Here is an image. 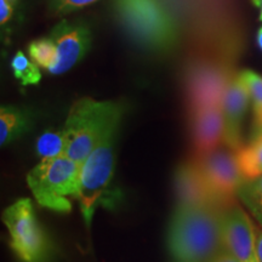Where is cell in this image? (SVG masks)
Here are the masks:
<instances>
[{
    "instance_id": "2e32d148",
    "label": "cell",
    "mask_w": 262,
    "mask_h": 262,
    "mask_svg": "<svg viewBox=\"0 0 262 262\" xmlns=\"http://www.w3.org/2000/svg\"><path fill=\"white\" fill-rule=\"evenodd\" d=\"M239 74L247 85L253 103L255 133H260L262 131V75L250 70H245Z\"/></svg>"
},
{
    "instance_id": "4fadbf2b",
    "label": "cell",
    "mask_w": 262,
    "mask_h": 262,
    "mask_svg": "<svg viewBox=\"0 0 262 262\" xmlns=\"http://www.w3.org/2000/svg\"><path fill=\"white\" fill-rule=\"evenodd\" d=\"M29 127V117L15 107H3L0 111V143L2 146L21 136Z\"/></svg>"
},
{
    "instance_id": "3957f363",
    "label": "cell",
    "mask_w": 262,
    "mask_h": 262,
    "mask_svg": "<svg viewBox=\"0 0 262 262\" xmlns=\"http://www.w3.org/2000/svg\"><path fill=\"white\" fill-rule=\"evenodd\" d=\"M124 29L142 48L169 51L179 39V28L162 0H114Z\"/></svg>"
},
{
    "instance_id": "7a4b0ae2",
    "label": "cell",
    "mask_w": 262,
    "mask_h": 262,
    "mask_svg": "<svg viewBox=\"0 0 262 262\" xmlns=\"http://www.w3.org/2000/svg\"><path fill=\"white\" fill-rule=\"evenodd\" d=\"M123 113L122 102L89 97L75 101L63 126L67 137L66 156L83 163L102 141L116 135Z\"/></svg>"
},
{
    "instance_id": "e0dca14e",
    "label": "cell",
    "mask_w": 262,
    "mask_h": 262,
    "mask_svg": "<svg viewBox=\"0 0 262 262\" xmlns=\"http://www.w3.org/2000/svg\"><path fill=\"white\" fill-rule=\"evenodd\" d=\"M67 137L63 129L61 131H47L37 141V153L42 159L57 158L66 156Z\"/></svg>"
},
{
    "instance_id": "5bb4252c",
    "label": "cell",
    "mask_w": 262,
    "mask_h": 262,
    "mask_svg": "<svg viewBox=\"0 0 262 262\" xmlns=\"http://www.w3.org/2000/svg\"><path fill=\"white\" fill-rule=\"evenodd\" d=\"M237 159L247 180L262 175V131L255 133L254 139L237 150Z\"/></svg>"
},
{
    "instance_id": "5b68a950",
    "label": "cell",
    "mask_w": 262,
    "mask_h": 262,
    "mask_svg": "<svg viewBox=\"0 0 262 262\" xmlns=\"http://www.w3.org/2000/svg\"><path fill=\"white\" fill-rule=\"evenodd\" d=\"M114 139L116 135L102 141L80 165L77 199L88 225L98 206L107 202L112 203L114 198L110 189L114 171Z\"/></svg>"
},
{
    "instance_id": "30bf717a",
    "label": "cell",
    "mask_w": 262,
    "mask_h": 262,
    "mask_svg": "<svg viewBox=\"0 0 262 262\" xmlns=\"http://www.w3.org/2000/svg\"><path fill=\"white\" fill-rule=\"evenodd\" d=\"M249 102L250 95L241 74H235L227 79L221 100L225 124L224 142L233 150L241 149L244 146L243 123Z\"/></svg>"
},
{
    "instance_id": "603a6c76",
    "label": "cell",
    "mask_w": 262,
    "mask_h": 262,
    "mask_svg": "<svg viewBox=\"0 0 262 262\" xmlns=\"http://www.w3.org/2000/svg\"><path fill=\"white\" fill-rule=\"evenodd\" d=\"M256 244H257V253H258V257H260V261L262 262V231H261V232H257Z\"/></svg>"
},
{
    "instance_id": "ac0fdd59",
    "label": "cell",
    "mask_w": 262,
    "mask_h": 262,
    "mask_svg": "<svg viewBox=\"0 0 262 262\" xmlns=\"http://www.w3.org/2000/svg\"><path fill=\"white\" fill-rule=\"evenodd\" d=\"M28 52L32 61L49 72L57 61L56 47L50 37L32 41L28 47Z\"/></svg>"
},
{
    "instance_id": "9c48e42d",
    "label": "cell",
    "mask_w": 262,
    "mask_h": 262,
    "mask_svg": "<svg viewBox=\"0 0 262 262\" xmlns=\"http://www.w3.org/2000/svg\"><path fill=\"white\" fill-rule=\"evenodd\" d=\"M57 50V61L50 70L52 74H62L83 58L89 51L91 33L83 22H71L62 19L50 33Z\"/></svg>"
},
{
    "instance_id": "cb8c5ba5",
    "label": "cell",
    "mask_w": 262,
    "mask_h": 262,
    "mask_svg": "<svg viewBox=\"0 0 262 262\" xmlns=\"http://www.w3.org/2000/svg\"><path fill=\"white\" fill-rule=\"evenodd\" d=\"M251 2H253V4L256 6V8L260 9V17L258 18L262 21V0H251Z\"/></svg>"
},
{
    "instance_id": "277c9868",
    "label": "cell",
    "mask_w": 262,
    "mask_h": 262,
    "mask_svg": "<svg viewBox=\"0 0 262 262\" xmlns=\"http://www.w3.org/2000/svg\"><path fill=\"white\" fill-rule=\"evenodd\" d=\"M80 165L67 156L42 159L27 175V183L35 201L58 212L72 209V196L79 192Z\"/></svg>"
},
{
    "instance_id": "d4e9b609",
    "label": "cell",
    "mask_w": 262,
    "mask_h": 262,
    "mask_svg": "<svg viewBox=\"0 0 262 262\" xmlns=\"http://www.w3.org/2000/svg\"><path fill=\"white\" fill-rule=\"evenodd\" d=\"M257 44L262 50V27H260V29H258L257 32Z\"/></svg>"
},
{
    "instance_id": "484cf974",
    "label": "cell",
    "mask_w": 262,
    "mask_h": 262,
    "mask_svg": "<svg viewBox=\"0 0 262 262\" xmlns=\"http://www.w3.org/2000/svg\"><path fill=\"white\" fill-rule=\"evenodd\" d=\"M9 2H10V3H11V4H12V5H15V4H16V3H17V0H9Z\"/></svg>"
},
{
    "instance_id": "7402d4cb",
    "label": "cell",
    "mask_w": 262,
    "mask_h": 262,
    "mask_svg": "<svg viewBox=\"0 0 262 262\" xmlns=\"http://www.w3.org/2000/svg\"><path fill=\"white\" fill-rule=\"evenodd\" d=\"M210 262H238L237 258H235L233 255L229 253L228 250L224 251V253H221L220 255H217L214 260L210 261Z\"/></svg>"
},
{
    "instance_id": "ffe728a7",
    "label": "cell",
    "mask_w": 262,
    "mask_h": 262,
    "mask_svg": "<svg viewBox=\"0 0 262 262\" xmlns=\"http://www.w3.org/2000/svg\"><path fill=\"white\" fill-rule=\"evenodd\" d=\"M97 0H55V11L60 15H66L73 12L75 10L84 8Z\"/></svg>"
},
{
    "instance_id": "9a60e30c",
    "label": "cell",
    "mask_w": 262,
    "mask_h": 262,
    "mask_svg": "<svg viewBox=\"0 0 262 262\" xmlns=\"http://www.w3.org/2000/svg\"><path fill=\"white\" fill-rule=\"evenodd\" d=\"M237 195L250 214L262 225V175L245 180L239 187Z\"/></svg>"
},
{
    "instance_id": "ba28073f",
    "label": "cell",
    "mask_w": 262,
    "mask_h": 262,
    "mask_svg": "<svg viewBox=\"0 0 262 262\" xmlns=\"http://www.w3.org/2000/svg\"><path fill=\"white\" fill-rule=\"evenodd\" d=\"M225 243L227 250L238 262H261L257 253V232L242 206L233 203L222 211Z\"/></svg>"
},
{
    "instance_id": "44dd1931",
    "label": "cell",
    "mask_w": 262,
    "mask_h": 262,
    "mask_svg": "<svg viewBox=\"0 0 262 262\" xmlns=\"http://www.w3.org/2000/svg\"><path fill=\"white\" fill-rule=\"evenodd\" d=\"M12 4L9 0H0V22L3 25L10 18L12 15Z\"/></svg>"
},
{
    "instance_id": "d6986e66",
    "label": "cell",
    "mask_w": 262,
    "mask_h": 262,
    "mask_svg": "<svg viewBox=\"0 0 262 262\" xmlns=\"http://www.w3.org/2000/svg\"><path fill=\"white\" fill-rule=\"evenodd\" d=\"M11 68L16 79L21 81L22 85L38 84L41 79L39 66L34 61H31L22 51H18L11 61Z\"/></svg>"
},
{
    "instance_id": "52a82bcc",
    "label": "cell",
    "mask_w": 262,
    "mask_h": 262,
    "mask_svg": "<svg viewBox=\"0 0 262 262\" xmlns=\"http://www.w3.org/2000/svg\"><path fill=\"white\" fill-rule=\"evenodd\" d=\"M193 160L216 201L221 205L232 203V198L247 180L239 168L237 150L219 146L203 155H196Z\"/></svg>"
},
{
    "instance_id": "8992f818",
    "label": "cell",
    "mask_w": 262,
    "mask_h": 262,
    "mask_svg": "<svg viewBox=\"0 0 262 262\" xmlns=\"http://www.w3.org/2000/svg\"><path fill=\"white\" fill-rule=\"evenodd\" d=\"M10 234V244L19 260L44 262L49 255L47 235L39 226L29 199H19L3 214Z\"/></svg>"
},
{
    "instance_id": "8fae6325",
    "label": "cell",
    "mask_w": 262,
    "mask_h": 262,
    "mask_svg": "<svg viewBox=\"0 0 262 262\" xmlns=\"http://www.w3.org/2000/svg\"><path fill=\"white\" fill-rule=\"evenodd\" d=\"M191 134L196 155L209 152L224 142L225 124L221 102L203 104L189 111Z\"/></svg>"
},
{
    "instance_id": "6da1fadb",
    "label": "cell",
    "mask_w": 262,
    "mask_h": 262,
    "mask_svg": "<svg viewBox=\"0 0 262 262\" xmlns=\"http://www.w3.org/2000/svg\"><path fill=\"white\" fill-rule=\"evenodd\" d=\"M225 206L178 205L168 231V248L175 262H210L227 250L222 211Z\"/></svg>"
},
{
    "instance_id": "7c38bea8",
    "label": "cell",
    "mask_w": 262,
    "mask_h": 262,
    "mask_svg": "<svg viewBox=\"0 0 262 262\" xmlns=\"http://www.w3.org/2000/svg\"><path fill=\"white\" fill-rule=\"evenodd\" d=\"M175 191L179 204L186 206L221 205L216 201L194 160L180 165L175 173Z\"/></svg>"
}]
</instances>
